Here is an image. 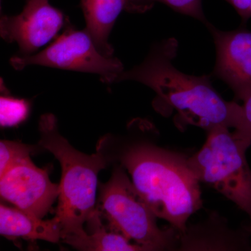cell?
<instances>
[{"instance_id": "cell-1", "label": "cell", "mask_w": 251, "mask_h": 251, "mask_svg": "<svg viewBox=\"0 0 251 251\" xmlns=\"http://www.w3.org/2000/svg\"><path fill=\"white\" fill-rule=\"evenodd\" d=\"M175 38L155 43L139 65L124 71L117 78L136 81L156 94L153 108L165 116L175 112L177 126H194L209 131L216 127L235 128L241 105L226 101L213 87L211 75H188L173 64L177 54Z\"/></svg>"}, {"instance_id": "cell-2", "label": "cell", "mask_w": 251, "mask_h": 251, "mask_svg": "<svg viewBox=\"0 0 251 251\" xmlns=\"http://www.w3.org/2000/svg\"><path fill=\"white\" fill-rule=\"evenodd\" d=\"M118 160L155 215L185 232L189 218L202 206L201 181L188 157L139 140L124 149Z\"/></svg>"}, {"instance_id": "cell-3", "label": "cell", "mask_w": 251, "mask_h": 251, "mask_svg": "<svg viewBox=\"0 0 251 251\" xmlns=\"http://www.w3.org/2000/svg\"><path fill=\"white\" fill-rule=\"evenodd\" d=\"M39 130V146L52 153L62 168L58 204L54 217L62 228V239L85 233L84 225L97 209L99 173L108 166L102 143L93 154L80 152L60 134L57 119L50 113L41 117Z\"/></svg>"}, {"instance_id": "cell-4", "label": "cell", "mask_w": 251, "mask_h": 251, "mask_svg": "<svg viewBox=\"0 0 251 251\" xmlns=\"http://www.w3.org/2000/svg\"><path fill=\"white\" fill-rule=\"evenodd\" d=\"M97 209L109 228L123 234L145 251L178 250L180 232L173 226L160 228L157 216L126 173L117 167L108 182L100 184Z\"/></svg>"}, {"instance_id": "cell-5", "label": "cell", "mask_w": 251, "mask_h": 251, "mask_svg": "<svg viewBox=\"0 0 251 251\" xmlns=\"http://www.w3.org/2000/svg\"><path fill=\"white\" fill-rule=\"evenodd\" d=\"M227 127L207 133L202 148L188 163L201 182L214 188L247 213L251 221V171L246 157L251 144Z\"/></svg>"}, {"instance_id": "cell-6", "label": "cell", "mask_w": 251, "mask_h": 251, "mask_svg": "<svg viewBox=\"0 0 251 251\" xmlns=\"http://www.w3.org/2000/svg\"><path fill=\"white\" fill-rule=\"evenodd\" d=\"M10 64L18 71L39 65L97 74L108 84L117 82L125 71L120 59L107 57L99 51L85 29L78 30L70 25L44 50L27 57L14 56L10 59Z\"/></svg>"}, {"instance_id": "cell-7", "label": "cell", "mask_w": 251, "mask_h": 251, "mask_svg": "<svg viewBox=\"0 0 251 251\" xmlns=\"http://www.w3.org/2000/svg\"><path fill=\"white\" fill-rule=\"evenodd\" d=\"M66 23L65 16L49 0H27L21 14L1 17L0 34L6 42L18 44V56L27 57L55 39Z\"/></svg>"}, {"instance_id": "cell-8", "label": "cell", "mask_w": 251, "mask_h": 251, "mask_svg": "<svg viewBox=\"0 0 251 251\" xmlns=\"http://www.w3.org/2000/svg\"><path fill=\"white\" fill-rule=\"evenodd\" d=\"M59 184L49 177V170L38 168L26 157L0 176V196L28 214L43 219L58 198Z\"/></svg>"}, {"instance_id": "cell-9", "label": "cell", "mask_w": 251, "mask_h": 251, "mask_svg": "<svg viewBox=\"0 0 251 251\" xmlns=\"http://www.w3.org/2000/svg\"><path fill=\"white\" fill-rule=\"evenodd\" d=\"M206 27L216 46L212 74L229 86L236 100L243 101L251 95V31L243 25L232 31L220 30L210 23Z\"/></svg>"}, {"instance_id": "cell-10", "label": "cell", "mask_w": 251, "mask_h": 251, "mask_svg": "<svg viewBox=\"0 0 251 251\" xmlns=\"http://www.w3.org/2000/svg\"><path fill=\"white\" fill-rule=\"evenodd\" d=\"M245 232L231 228L227 221L217 213L197 224L187 226L180 234L179 251L250 250Z\"/></svg>"}, {"instance_id": "cell-11", "label": "cell", "mask_w": 251, "mask_h": 251, "mask_svg": "<svg viewBox=\"0 0 251 251\" xmlns=\"http://www.w3.org/2000/svg\"><path fill=\"white\" fill-rule=\"evenodd\" d=\"M0 234L8 238H23L57 243L62 228L54 218L44 221L18 208L0 205Z\"/></svg>"}, {"instance_id": "cell-12", "label": "cell", "mask_w": 251, "mask_h": 251, "mask_svg": "<svg viewBox=\"0 0 251 251\" xmlns=\"http://www.w3.org/2000/svg\"><path fill=\"white\" fill-rule=\"evenodd\" d=\"M86 22L85 29L99 51L107 57H113L114 49L109 36L122 10L125 0H80Z\"/></svg>"}, {"instance_id": "cell-13", "label": "cell", "mask_w": 251, "mask_h": 251, "mask_svg": "<svg viewBox=\"0 0 251 251\" xmlns=\"http://www.w3.org/2000/svg\"><path fill=\"white\" fill-rule=\"evenodd\" d=\"M102 216L97 209L87 221L89 232L70 235L62 239L63 242L74 249L82 251H145L143 247L131 243L123 234L105 228L102 223Z\"/></svg>"}, {"instance_id": "cell-14", "label": "cell", "mask_w": 251, "mask_h": 251, "mask_svg": "<svg viewBox=\"0 0 251 251\" xmlns=\"http://www.w3.org/2000/svg\"><path fill=\"white\" fill-rule=\"evenodd\" d=\"M156 2L163 3L176 12L197 19L205 26L209 23L203 12L202 0H125V10L142 14L151 9Z\"/></svg>"}, {"instance_id": "cell-15", "label": "cell", "mask_w": 251, "mask_h": 251, "mask_svg": "<svg viewBox=\"0 0 251 251\" xmlns=\"http://www.w3.org/2000/svg\"><path fill=\"white\" fill-rule=\"evenodd\" d=\"M30 112V103L24 99L9 95L0 99V125L1 127H14L27 120Z\"/></svg>"}, {"instance_id": "cell-16", "label": "cell", "mask_w": 251, "mask_h": 251, "mask_svg": "<svg viewBox=\"0 0 251 251\" xmlns=\"http://www.w3.org/2000/svg\"><path fill=\"white\" fill-rule=\"evenodd\" d=\"M36 147L19 142L3 140L0 141V176L13 165L34 152Z\"/></svg>"}, {"instance_id": "cell-17", "label": "cell", "mask_w": 251, "mask_h": 251, "mask_svg": "<svg viewBox=\"0 0 251 251\" xmlns=\"http://www.w3.org/2000/svg\"><path fill=\"white\" fill-rule=\"evenodd\" d=\"M233 132L241 139L251 144V95L243 100L237 126Z\"/></svg>"}, {"instance_id": "cell-18", "label": "cell", "mask_w": 251, "mask_h": 251, "mask_svg": "<svg viewBox=\"0 0 251 251\" xmlns=\"http://www.w3.org/2000/svg\"><path fill=\"white\" fill-rule=\"evenodd\" d=\"M228 2L242 18V25H246L249 21L248 15L251 7V0H225Z\"/></svg>"}, {"instance_id": "cell-19", "label": "cell", "mask_w": 251, "mask_h": 251, "mask_svg": "<svg viewBox=\"0 0 251 251\" xmlns=\"http://www.w3.org/2000/svg\"><path fill=\"white\" fill-rule=\"evenodd\" d=\"M248 18H249V20H250L251 18V7L250 9V11H249V15H248Z\"/></svg>"}]
</instances>
